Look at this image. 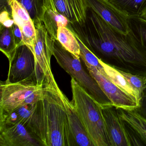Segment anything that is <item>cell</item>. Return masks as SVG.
<instances>
[{
    "label": "cell",
    "mask_w": 146,
    "mask_h": 146,
    "mask_svg": "<svg viewBox=\"0 0 146 146\" xmlns=\"http://www.w3.org/2000/svg\"><path fill=\"white\" fill-rule=\"evenodd\" d=\"M53 56L59 65L101 106L113 105L97 82L84 70L81 58L67 51L57 40L54 41Z\"/></svg>",
    "instance_id": "277c9868"
},
{
    "label": "cell",
    "mask_w": 146,
    "mask_h": 146,
    "mask_svg": "<svg viewBox=\"0 0 146 146\" xmlns=\"http://www.w3.org/2000/svg\"><path fill=\"white\" fill-rule=\"evenodd\" d=\"M57 40L64 48L75 56L80 58V47L74 33L67 27H60L58 30Z\"/></svg>",
    "instance_id": "ffe728a7"
},
{
    "label": "cell",
    "mask_w": 146,
    "mask_h": 146,
    "mask_svg": "<svg viewBox=\"0 0 146 146\" xmlns=\"http://www.w3.org/2000/svg\"><path fill=\"white\" fill-rule=\"evenodd\" d=\"M24 44L33 51L36 39V29L32 19L21 28Z\"/></svg>",
    "instance_id": "484cf974"
},
{
    "label": "cell",
    "mask_w": 146,
    "mask_h": 146,
    "mask_svg": "<svg viewBox=\"0 0 146 146\" xmlns=\"http://www.w3.org/2000/svg\"><path fill=\"white\" fill-rule=\"evenodd\" d=\"M88 72L96 80L113 105L117 108L125 110H135L138 108L137 101L108 79L97 68L86 65Z\"/></svg>",
    "instance_id": "ba28073f"
},
{
    "label": "cell",
    "mask_w": 146,
    "mask_h": 146,
    "mask_svg": "<svg viewBox=\"0 0 146 146\" xmlns=\"http://www.w3.org/2000/svg\"><path fill=\"white\" fill-rule=\"evenodd\" d=\"M119 117L123 120L128 133L133 135L143 145H146V119L135 110L117 108Z\"/></svg>",
    "instance_id": "5bb4252c"
},
{
    "label": "cell",
    "mask_w": 146,
    "mask_h": 146,
    "mask_svg": "<svg viewBox=\"0 0 146 146\" xmlns=\"http://www.w3.org/2000/svg\"><path fill=\"white\" fill-rule=\"evenodd\" d=\"M8 60L6 82L15 83L30 80L36 82L35 56L27 46L24 44L18 46Z\"/></svg>",
    "instance_id": "52a82bcc"
},
{
    "label": "cell",
    "mask_w": 146,
    "mask_h": 146,
    "mask_svg": "<svg viewBox=\"0 0 146 146\" xmlns=\"http://www.w3.org/2000/svg\"><path fill=\"white\" fill-rule=\"evenodd\" d=\"M50 7L65 17L71 24L85 22L88 7L85 0H50Z\"/></svg>",
    "instance_id": "4fadbf2b"
},
{
    "label": "cell",
    "mask_w": 146,
    "mask_h": 146,
    "mask_svg": "<svg viewBox=\"0 0 146 146\" xmlns=\"http://www.w3.org/2000/svg\"><path fill=\"white\" fill-rule=\"evenodd\" d=\"M36 39L32 52L35 60V76L37 84L43 86L58 87L53 74L51 65L53 55L54 41L43 22L35 25Z\"/></svg>",
    "instance_id": "8992f818"
},
{
    "label": "cell",
    "mask_w": 146,
    "mask_h": 146,
    "mask_svg": "<svg viewBox=\"0 0 146 146\" xmlns=\"http://www.w3.org/2000/svg\"><path fill=\"white\" fill-rule=\"evenodd\" d=\"M101 107L111 146H131L125 124L117 108L113 105Z\"/></svg>",
    "instance_id": "30bf717a"
},
{
    "label": "cell",
    "mask_w": 146,
    "mask_h": 146,
    "mask_svg": "<svg viewBox=\"0 0 146 146\" xmlns=\"http://www.w3.org/2000/svg\"><path fill=\"white\" fill-rule=\"evenodd\" d=\"M141 17L145 19H146V8L145 9V10H144L143 13L142 14L141 16Z\"/></svg>",
    "instance_id": "f546056e"
},
{
    "label": "cell",
    "mask_w": 146,
    "mask_h": 146,
    "mask_svg": "<svg viewBox=\"0 0 146 146\" xmlns=\"http://www.w3.org/2000/svg\"><path fill=\"white\" fill-rule=\"evenodd\" d=\"M59 88L44 86L32 115L31 129L41 146H76Z\"/></svg>",
    "instance_id": "7a4b0ae2"
},
{
    "label": "cell",
    "mask_w": 146,
    "mask_h": 146,
    "mask_svg": "<svg viewBox=\"0 0 146 146\" xmlns=\"http://www.w3.org/2000/svg\"><path fill=\"white\" fill-rule=\"evenodd\" d=\"M100 61L104 68V72L102 74L113 83L135 99L139 103L140 97L118 70L104 63L100 60Z\"/></svg>",
    "instance_id": "2e32d148"
},
{
    "label": "cell",
    "mask_w": 146,
    "mask_h": 146,
    "mask_svg": "<svg viewBox=\"0 0 146 146\" xmlns=\"http://www.w3.org/2000/svg\"><path fill=\"white\" fill-rule=\"evenodd\" d=\"M29 12L35 25L42 23L45 12L50 7V0H17Z\"/></svg>",
    "instance_id": "d6986e66"
},
{
    "label": "cell",
    "mask_w": 146,
    "mask_h": 146,
    "mask_svg": "<svg viewBox=\"0 0 146 146\" xmlns=\"http://www.w3.org/2000/svg\"><path fill=\"white\" fill-rule=\"evenodd\" d=\"M135 110L141 116L146 119V86L141 95L139 107Z\"/></svg>",
    "instance_id": "83f0119b"
},
{
    "label": "cell",
    "mask_w": 146,
    "mask_h": 146,
    "mask_svg": "<svg viewBox=\"0 0 146 146\" xmlns=\"http://www.w3.org/2000/svg\"><path fill=\"white\" fill-rule=\"evenodd\" d=\"M58 93L66 112L70 130L76 146H94L73 103L60 88Z\"/></svg>",
    "instance_id": "7c38bea8"
},
{
    "label": "cell",
    "mask_w": 146,
    "mask_h": 146,
    "mask_svg": "<svg viewBox=\"0 0 146 146\" xmlns=\"http://www.w3.org/2000/svg\"><path fill=\"white\" fill-rule=\"evenodd\" d=\"M73 103L94 146H111L100 105L72 78Z\"/></svg>",
    "instance_id": "3957f363"
},
{
    "label": "cell",
    "mask_w": 146,
    "mask_h": 146,
    "mask_svg": "<svg viewBox=\"0 0 146 146\" xmlns=\"http://www.w3.org/2000/svg\"><path fill=\"white\" fill-rule=\"evenodd\" d=\"M36 103L25 105L10 113L0 116V125L22 123L31 130V119Z\"/></svg>",
    "instance_id": "9a60e30c"
},
{
    "label": "cell",
    "mask_w": 146,
    "mask_h": 146,
    "mask_svg": "<svg viewBox=\"0 0 146 146\" xmlns=\"http://www.w3.org/2000/svg\"><path fill=\"white\" fill-rule=\"evenodd\" d=\"M0 146H41L27 126L22 123L0 125Z\"/></svg>",
    "instance_id": "8fae6325"
},
{
    "label": "cell",
    "mask_w": 146,
    "mask_h": 146,
    "mask_svg": "<svg viewBox=\"0 0 146 146\" xmlns=\"http://www.w3.org/2000/svg\"><path fill=\"white\" fill-rule=\"evenodd\" d=\"M70 30L99 59L125 72L146 76V52L88 7L85 22Z\"/></svg>",
    "instance_id": "6da1fadb"
},
{
    "label": "cell",
    "mask_w": 146,
    "mask_h": 146,
    "mask_svg": "<svg viewBox=\"0 0 146 146\" xmlns=\"http://www.w3.org/2000/svg\"><path fill=\"white\" fill-rule=\"evenodd\" d=\"M44 86L35 80L15 83L1 82L0 116L10 113L28 104H35L43 97Z\"/></svg>",
    "instance_id": "5b68a950"
},
{
    "label": "cell",
    "mask_w": 146,
    "mask_h": 146,
    "mask_svg": "<svg viewBox=\"0 0 146 146\" xmlns=\"http://www.w3.org/2000/svg\"><path fill=\"white\" fill-rule=\"evenodd\" d=\"M1 25L6 27L11 28L14 25V21L12 15L7 11H1L0 14Z\"/></svg>",
    "instance_id": "4316f807"
},
{
    "label": "cell",
    "mask_w": 146,
    "mask_h": 146,
    "mask_svg": "<svg viewBox=\"0 0 146 146\" xmlns=\"http://www.w3.org/2000/svg\"><path fill=\"white\" fill-rule=\"evenodd\" d=\"M0 29V50L9 59L18 46L12 27L6 28L1 25Z\"/></svg>",
    "instance_id": "7402d4cb"
},
{
    "label": "cell",
    "mask_w": 146,
    "mask_h": 146,
    "mask_svg": "<svg viewBox=\"0 0 146 146\" xmlns=\"http://www.w3.org/2000/svg\"><path fill=\"white\" fill-rule=\"evenodd\" d=\"M80 47V57L84 65H89L97 68L102 74L104 72V68L100 63V59L88 48L76 36Z\"/></svg>",
    "instance_id": "cb8c5ba5"
},
{
    "label": "cell",
    "mask_w": 146,
    "mask_h": 146,
    "mask_svg": "<svg viewBox=\"0 0 146 146\" xmlns=\"http://www.w3.org/2000/svg\"><path fill=\"white\" fill-rule=\"evenodd\" d=\"M87 7L92 9L106 23L124 35L129 33V17L110 0H85Z\"/></svg>",
    "instance_id": "9c48e42d"
},
{
    "label": "cell",
    "mask_w": 146,
    "mask_h": 146,
    "mask_svg": "<svg viewBox=\"0 0 146 146\" xmlns=\"http://www.w3.org/2000/svg\"><path fill=\"white\" fill-rule=\"evenodd\" d=\"M129 35L134 43L146 52V19L141 17L129 18Z\"/></svg>",
    "instance_id": "ac0fdd59"
},
{
    "label": "cell",
    "mask_w": 146,
    "mask_h": 146,
    "mask_svg": "<svg viewBox=\"0 0 146 146\" xmlns=\"http://www.w3.org/2000/svg\"><path fill=\"white\" fill-rule=\"evenodd\" d=\"M42 22L54 40L57 39V33L60 27L65 26L69 28L71 26L70 23L65 17L51 7L45 12Z\"/></svg>",
    "instance_id": "e0dca14e"
},
{
    "label": "cell",
    "mask_w": 146,
    "mask_h": 146,
    "mask_svg": "<svg viewBox=\"0 0 146 146\" xmlns=\"http://www.w3.org/2000/svg\"><path fill=\"white\" fill-rule=\"evenodd\" d=\"M9 5L14 23L20 29L31 20L29 12L17 0H9Z\"/></svg>",
    "instance_id": "603a6c76"
},
{
    "label": "cell",
    "mask_w": 146,
    "mask_h": 146,
    "mask_svg": "<svg viewBox=\"0 0 146 146\" xmlns=\"http://www.w3.org/2000/svg\"><path fill=\"white\" fill-rule=\"evenodd\" d=\"M12 29L15 42L17 46L24 45V44L23 42V35L21 29L15 23L13 25Z\"/></svg>",
    "instance_id": "f1b7e54d"
},
{
    "label": "cell",
    "mask_w": 146,
    "mask_h": 146,
    "mask_svg": "<svg viewBox=\"0 0 146 146\" xmlns=\"http://www.w3.org/2000/svg\"><path fill=\"white\" fill-rule=\"evenodd\" d=\"M110 1L129 17H141L146 8V0Z\"/></svg>",
    "instance_id": "44dd1931"
},
{
    "label": "cell",
    "mask_w": 146,
    "mask_h": 146,
    "mask_svg": "<svg viewBox=\"0 0 146 146\" xmlns=\"http://www.w3.org/2000/svg\"><path fill=\"white\" fill-rule=\"evenodd\" d=\"M118 70L136 92L140 99L142 93L146 86V76L135 75Z\"/></svg>",
    "instance_id": "d4e9b609"
}]
</instances>
